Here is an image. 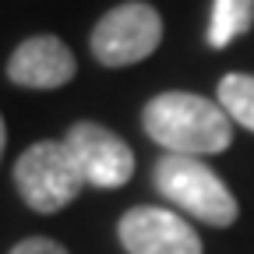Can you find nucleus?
Segmentation results:
<instances>
[{"mask_svg":"<svg viewBox=\"0 0 254 254\" xmlns=\"http://www.w3.org/2000/svg\"><path fill=\"white\" fill-rule=\"evenodd\" d=\"M215 103L230 113L233 124H240L244 131L254 134V74H244V71L222 74L219 78V92H215Z\"/></svg>","mask_w":254,"mask_h":254,"instance_id":"nucleus-9","label":"nucleus"},{"mask_svg":"<svg viewBox=\"0 0 254 254\" xmlns=\"http://www.w3.org/2000/svg\"><path fill=\"white\" fill-rule=\"evenodd\" d=\"M64 141L85 177V187L117 190L134 177V148L99 120H74Z\"/></svg>","mask_w":254,"mask_h":254,"instance_id":"nucleus-5","label":"nucleus"},{"mask_svg":"<svg viewBox=\"0 0 254 254\" xmlns=\"http://www.w3.org/2000/svg\"><path fill=\"white\" fill-rule=\"evenodd\" d=\"M7 254H67L64 244L50 240V237H25L21 244H14Z\"/></svg>","mask_w":254,"mask_h":254,"instance_id":"nucleus-10","label":"nucleus"},{"mask_svg":"<svg viewBox=\"0 0 254 254\" xmlns=\"http://www.w3.org/2000/svg\"><path fill=\"white\" fill-rule=\"evenodd\" d=\"M127 254H201V237L190 222L159 205H134L117 222Z\"/></svg>","mask_w":254,"mask_h":254,"instance_id":"nucleus-6","label":"nucleus"},{"mask_svg":"<svg viewBox=\"0 0 254 254\" xmlns=\"http://www.w3.org/2000/svg\"><path fill=\"white\" fill-rule=\"evenodd\" d=\"M4 148H7V124L0 117V159H4Z\"/></svg>","mask_w":254,"mask_h":254,"instance_id":"nucleus-11","label":"nucleus"},{"mask_svg":"<svg viewBox=\"0 0 254 254\" xmlns=\"http://www.w3.org/2000/svg\"><path fill=\"white\" fill-rule=\"evenodd\" d=\"M152 184L173 208H180L184 215L208 222V226L226 230L237 222L240 205L233 198V190L222 184V177L205 166L194 155H163L152 170Z\"/></svg>","mask_w":254,"mask_h":254,"instance_id":"nucleus-2","label":"nucleus"},{"mask_svg":"<svg viewBox=\"0 0 254 254\" xmlns=\"http://www.w3.org/2000/svg\"><path fill=\"white\" fill-rule=\"evenodd\" d=\"M254 25V0H212L205 39L212 50H226Z\"/></svg>","mask_w":254,"mask_h":254,"instance_id":"nucleus-8","label":"nucleus"},{"mask_svg":"<svg viewBox=\"0 0 254 254\" xmlns=\"http://www.w3.org/2000/svg\"><path fill=\"white\" fill-rule=\"evenodd\" d=\"M145 134L170 155H219L233 145V120L198 92H159L141 110Z\"/></svg>","mask_w":254,"mask_h":254,"instance_id":"nucleus-1","label":"nucleus"},{"mask_svg":"<svg viewBox=\"0 0 254 254\" xmlns=\"http://www.w3.org/2000/svg\"><path fill=\"white\" fill-rule=\"evenodd\" d=\"M74 74H78V60L71 46L53 32H39V36L21 39L14 53L7 57V81L18 88L50 92V88L71 85Z\"/></svg>","mask_w":254,"mask_h":254,"instance_id":"nucleus-7","label":"nucleus"},{"mask_svg":"<svg viewBox=\"0 0 254 254\" xmlns=\"http://www.w3.org/2000/svg\"><path fill=\"white\" fill-rule=\"evenodd\" d=\"M163 43V14L145 0L110 7L88 32V53L103 67H131L148 60Z\"/></svg>","mask_w":254,"mask_h":254,"instance_id":"nucleus-4","label":"nucleus"},{"mask_svg":"<svg viewBox=\"0 0 254 254\" xmlns=\"http://www.w3.org/2000/svg\"><path fill=\"white\" fill-rule=\"evenodd\" d=\"M14 187L21 201L39 212L53 215L60 208H67L85 187V177L74 163V155L64 138H43L36 145H28L18 163H14Z\"/></svg>","mask_w":254,"mask_h":254,"instance_id":"nucleus-3","label":"nucleus"}]
</instances>
